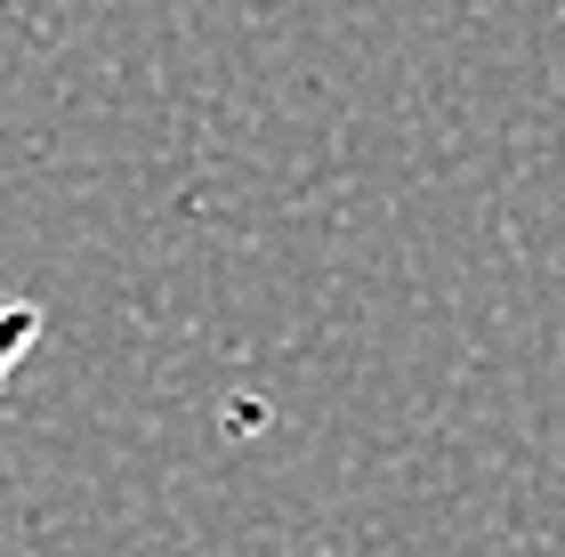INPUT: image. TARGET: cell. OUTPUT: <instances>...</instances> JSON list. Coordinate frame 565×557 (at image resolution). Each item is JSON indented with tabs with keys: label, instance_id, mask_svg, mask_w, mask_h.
Masks as SVG:
<instances>
[{
	"label": "cell",
	"instance_id": "cell-1",
	"mask_svg": "<svg viewBox=\"0 0 565 557\" xmlns=\"http://www.w3.org/2000/svg\"><path fill=\"white\" fill-rule=\"evenodd\" d=\"M49 332V315H41V299H0V388L24 372V356L41 347Z\"/></svg>",
	"mask_w": 565,
	"mask_h": 557
}]
</instances>
